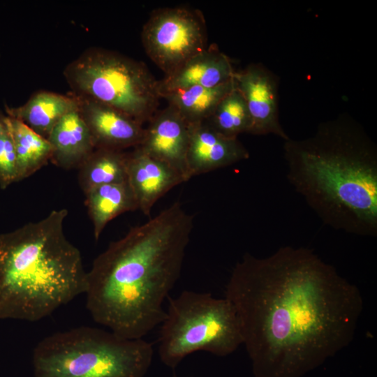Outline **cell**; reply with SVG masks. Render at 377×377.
<instances>
[{"label": "cell", "mask_w": 377, "mask_h": 377, "mask_svg": "<svg viewBox=\"0 0 377 377\" xmlns=\"http://www.w3.org/2000/svg\"><path fill=\"white\" fill-rule=\"evenodd\" d=\"M66 209L0 233V320L34 322L87 288L81 253L66 238Z\"/></svg>", "instance_id": "277c9868"}, {"label": "cell", "mask_w": 377, "mask_h": 377, "mask_svg": "<svg viewBox=\"0 0 377 377\" xmlns=\"http://www.w3.org/2000/svg\"><path fill=\"white\" fill-rule=\"evenodd\" d=\"M78 108V98L71 92L64 95L41 90L33 94L22 105L10 107L5 104V114L47 138L62 117Z\"/></svg>", "instance_id": "2e32d148"}, {"label": "cell", "mask_w": 377, "mask_h": 377, "mask_svg": "<svg viewBox=\"0 0 377 377\" xmlns=\"http://www.w3.org/2000/svg\"><path fill=\"white\" fill-rule=\"evenodd\" d=\"M127 181L138 209L148 216L154 204L162 196L186 182L177 170L146 154L138 147L127 153Z\"/></svg>", "instance_id": "4fadbf2b"}, {"label": "cell", "mask_w": 377, "mask_h": 377, "mask_svg": "<svg viewBox=\"0 0 377 377\" xmlns=\"http://www.w3.org/2000/svg\"><path fill=\"white\" fill-rule=\"evenodd\" d=\"M84 193L96 240L112 219L123 213L138 209L128 181L96 186Z\"/></svg>", "instance_id": "e0dca14e"}, {"label": "cell", "mask_w": 377, "mask_h": 377, "mask_svg": "<svg viewBox=\"0 0 377 377\" xmlns=\"http://www.w3.org/2000/svg\"><path fill=\"white\" fill-rule=\"evenodd\" d=\"M153 355L143 339L82 326L42 339L32 362L35 377H145Z\"/></svg>", "instance_id": "5b68a950"}, {"label": "cell", "mask_w": 377, "mask_h": 377, "mask_svg": "<svg viewBox=\"0 0 377 377\" xmlns=\"http://www.w3.org/2000/svg\"><path fill=\"white\" fill-rule=\"evenodd\" d=\"M230 59L212 45L158 80L160 96L191 87H215L233 79Z\"/></svg>", "instance_id": "5bb4252c"}, {"label": "cell", "mask_w": 377, "mask_h": 377, "mask_svg": "<svg viewBox=\"0 0 377 377\" xmlns=\"http://www.w3.org/2000/svg\"><path fill=\"white\" fill-rule=\"evenodd\" d=\"M17 182L14 142L6 122V115L0 110V188L6 189Z\"/></svg>", "instance_id": "7402d4cb"}, {"label": "cell", "mask_w": 377, "mask_h": 377, "mask_svg": "<svg viewBox=\"0 0 377 377\" xmlns=\"http://www.w3.org/2000/svg\"><path fill=\"white\" fill-rule=\"evenodd\" d=\"M254 377H302L348 346L363 310L358 288L312 249L244 255L226 297Z\"/></svg>", "instance_id": "6da1fadb"}, {"label": "cell", "mask_w": 377, "mask_h": 377, "mask_svg": "<svg viewBox=\"0 0 377 377\" xmlns=\"http://www.w3.org/2000/svg\"><path fill=\"white\" fill-rule=\"evenodd\" d=\"M47 139L52 147L50 163L66 170L78 169L96 149L78 110L62 117Z\"/></svg>", "instance_id": "9a60e30c"}, {"label": "cell", "mask_w": 377, "mask_h": 377, "mask_svg": "<svg viewBox=\"0 0 377 377\" xmlns=\"http://www.w3.org/2000/svg\"><path fill=\"white\" fill-rule=\"evenodd\" d=\"M147 123L142 140L136 147L170 165L186 182L189 180L191 177L186 163L189 124L170 105L156 112Z\"/></svg>", "instance_id": "30bf717a"}, {"label": "cell", "mask_w": 377, "mask_h": 377, "mask_svg": "<svg viewBox=\"0 0 377 377\" xmlns=\"http://www.w3.org/2000/svg\"><path fill=\"white\" fill-rule=\"evenodd\" d=\"M161 325L158 355L171 369L196 351L225 357L243 343L239 320L232 303L207 293L184 290L170 299Z\"/></svg>", "instance_id": "52a82bcc"}, {"label": "cell", "mask_w": 377, "mask_h": 377, "mask_svg": "<svg viewBox=\"0 0 377 377\" xmlns=\"http://www.w3.org/2000/svg\"><path fill=\"white\" fill-rule=\"evenodd\" d=\"M141 38L147 54L165 75L207 47L202 13L184 7L154 10L143 26Z\"/></svg>", "instance_id": "ba28073f"}, {"label": "cell", "mask_w": 377, "mask_h": 377, "mask_svg": "<svg viewBox=\"0 0 377 377\" xmlns=\"http://www.w3.org/2000/svg\"><path fill=\"white\" fill-rule=\"evenodd\" d=\"M235 88L243 96L251 118L249 133L289 138L279 116V79L261 64H251L234 75Z\"/></svg>", "instance_id": "9c48e42d"}, {"label": "cell", "mask_w": 377, "mask_h": 377, "mask_svg": "<svg viewBox=\"0 0 377 377\" xmlns=\"http://www.w3.org/2000/svg\"><path fill=\"white\" fill-rule=\"evenodd\" d=\"M78 182L84 193L102 185L127 181V153L96 148L78 168Z\"/></svg>", "instance_id": "ffe728a7"}, {"label": "cell", "mask_w": 377, "mask_h": 377, "mask_svg": "<svg viewBox=\"0 0 377 377\" xmlns=\"http://www.w3.org/2000/svg\"><path fill=\"white\" fill-rule=\"evenodd\" d=\"M215 131L231 138L249 133L250 114L246 102L235 87L219 102L212 115L206 121Z\"/></svg>", "instance_id": "44dd1931"}, {"label": "cell", "mask_w": 377, "mask_h": 377, "mask_svg": "<svg viewBox=\"0 0 377 377\" xmlns=\"http://www.w3.org/2000/svg\"><path fill=\"white\" fill-rule=\"evenodd\" d=\"M71 93L108 105L141 124L156 114L158 80L146 65L119 52L91 47L64 70Z\"/></svg>", "instance_id": "8992f818"}, {"label": "cell", "mask_w": 377, "mask_h": 377, "mask_svg": "<svg viewBox=\"0 0 377 377\" xmlns=\"http://www.w3.org/2000/svg\"><path fill=\"white\" fill-rule=\"evenodd\" d=\"M173 377H178V376H177L174 375V376H173Z\"/></svg>", "instance_id": "603a6c76"}, {"label": "cell", "mask_w": 377, "mask_h": 377, "mask_svg": "<svg viewBox=\"0 0 377 377\" xmlns=\"http://www.w3.org/2000/svg\"><path fill=\"white\" fill-rule=\"evenodd\" d=\"M287 179L327 226L377 235V147L363 126L341 114L307 138L284 140Z\"/></svg>", "instance_id": "3957f363"}, {"label": "cell", "mask_w": 377, "mask_h": 377, "mask_svg": "<svg viewBox=\"0 0 377 377\" xmlns=\"http://www.w3.org/2000/svg\"><path fill=\"white\" fill-rule=\"evenodd\" d=\"M235 87L234 77L215 87H191L161 95L188 124L205 122L212 115L222 98Z\"/></svg>", "instance_id": "ac0fdd59"}, {"label": "cell", "mask_w": 377, "mask_h": 377, "mask_svg": "<svg viewBox=\"0 0 377 377\" xmlns=\"http://www.w3.org/2000/svg\"><path fill=\"white\" fill-rule=\"evenodd\" d=\"M76 97L79 101V112L89 130L96 148L124 151L140 144L145 128L142 124L108 105Z\"/></svg>", "instance_id": "8fae6325"}, {"label": "cell", "mask_w": 377, "mask_h": 377, "mask_svg": "<svg viewBox=\"0 0 377 377\" xmlns=\"http://www.w3.org/2000/svg\"><path fill=\"white\" fill-rule=\"evenodd\" d=\"M6 122L14 142L19 182L50 162L52 147L47 138L20 120L6 115Z\"/></svg>", "instance_id": "d6986e66"}, {"label": "cell", "mask_w": 377, "mask_h": 377, "mask_svg": "<svg viewBox=\"0 0 377 377\" xmlns=\"http://www.w3.org/2000/svg\"><path fill=\"white\" fill-rule=\"evenodd\" d=\"M193 228V216L175 202L111 242L87 272L86 306L94 321L129 339L161 325Z\"/></svg>", "instance_id": "7a4b0ae2"}, {"label": "cell", "mask_w": 377, "mask_h": 377, "mask_svg": "<svg viewBox=\"0 0 377 377\" xmlns=\"http://www.w3.org/2000/svg\"><path fill=\"white\" fill-rule=\"evenodd\" d=\"M249 158V151L238 138L221 135L207 121L189 124L186 163L191 177Z\"/></svg>", "instance_id": "7c38bea8"}]
</instances>
